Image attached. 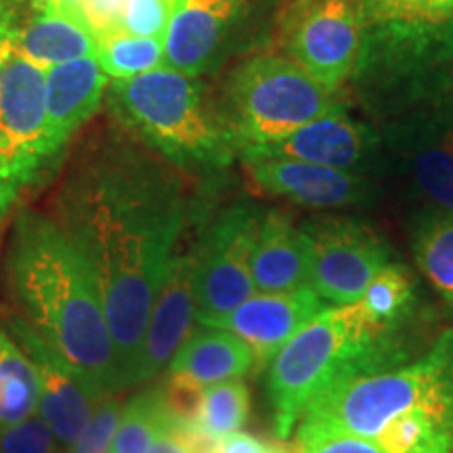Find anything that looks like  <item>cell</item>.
I'll list each match as a JSON object with an SVG mask.
<instances>
[{
  "label": "cell",
  "instance_id": "6da1fadb",
  "mask_svg": "<svg viewBox=\"0 0 453 453\" xmlns=\"http://www.w3.org/2000/svg\"><path fill=\"white\" fill-rule=\"evenodd\" d=\"M55 211L97 281L120 387H133L151 307L185 226L180 180L141 145L107 139L76 164Z\"/></svg>",
  "mask_w": 453,
  "mask_h": 453
},
{
  "label": "cell",
  "instance_id": "7a4b0ae2",
  "mask_svg": "<svg viewBox=\"0 0 453 453\" xmlns=\"http://www.w3.org/2000/svg\"><path fill=\"white\" fill-rule=\"evenodd\" d=\"M9 280L21 319L95 401L122 390L97 281L55 219L27 211L17 217Z\"/></svg>",
  "mask_w": 453,
  "mask_h": 453
},
{
  "label": "cell",
  "instance_id": "3957f363",
  "mask_svg": "<svg viewBox=\"0 0 453 453\" xmlns=\"http://www.w3.org/2000/svg\"><path fill=\"white\" fill-rule=\"evenodd\" d=\"M403 334L384 332L364 304L324 309L283 344L269 364L277 439L286 441L319 396L357 376L407 361Z\"/></svg>",
  "mask_w": 453,
  "mask_h": 453
},
{
  "label": "cell",
  "instance_id": "277c9868",
  "mask_svg": "<svg viewBox=\"0 0 453 453\" xmlns=\"http://www.w3.org/2000/svg\"><path fill=\"white\" fill-rule=\"evenodd\" d=\"M107 99L124 127L180 166L219 168L235 154L223 118L194 76L162 65L110 82Z\"/></svg>",
  "mask_w": 453,
  "mask_h": 453
},
{
  "label": "cell",
  "instance_id": "5b68a950",
  "mask_svg": "<svg viewBox=\"0 0 453 453\" xmlns=\"http://www.w3.org/2000/svg\"><path fill=\"white\" fill-rule=\"evenodd\" d=\"M411 407H453V330L441 334L413 364L357 376L332 388L304 411L300 424L373 441Z\"/></svg>",
  "mask_w": 453,
  "mask_h": 453
},
{
  "label": "cell",
  "instance_id": "8992f818",
  "mask_svg": "<svg viewBox=\"0 0 453 453\" xmlns=\"http://www.w3.org/2000/svg\"><path fill=\"white\" fill-rule=\"evenodd\" d=\"M342 107V95L321 87L292 59L263 53L248 57L231 72L220 118L242 154L290 137L304 124Z\"/></svg>",
  "mask_w": 453,
  "mask_h": 453
},
{
  "label": "cell",
  "instance_id": "52a82bcc",
  "mask_svg": "<svg viewBox=\"0 0 453 453\" xmlns=\"http://www.w3.org/2000/svg\"><path fill=\"white\" fill-rule=\"evenodd\" d=\"M367 105L396 116L453 90V17L365 27L353 76Z\"/></svg>",
  "mask_w": 453,
  "mask_h": 453
},
{
  "label": "cell",
  "instance_id": "ba28073f",
  "mask_svg": "<svg viewBox=\"0 0 453 453\" xmlns=\"http://www.w3.org/2000/svg\"><path fill=\"white\" fill-rule=\"evenodd\" d=\"M47 70L11 41L0 21V212L7 214L53 160L49 154Z\"/></svg>",
  "mask_w": 453,
  "mask_h": 453
},
{
  "label": "cell",
  "instance_id": "9c48e42d",
  "mask_svg": "<svg viewBox=\"0 0 453 453\" xmlns=\"http://www.w3.org/2000/svg\"><path fill=\"white\" fill-rule=\"evenodd\" d=\"M365 41V21L355 0H283L275 42L321 87L342 95L353 82Z\"/></svg>",
  "mask_w": 453,
  "mask_h": 453
},
{
  "label": "cell",
  "instance_id": "30bf717a",
  "mask_svg": "<svg viewBox=\"0 0 453 453\" xmlns=\"http://www.w3.org/2000/svg\"><path fill=\"white\" fill-rule=\"evenodd\" d=\"M260 212L235 203L217 217L196 250V319L217 327L257 294L252 280V252Z\"/></svg>",
  "mask_w": 453,
  "mask_h": 453
},
{
  "label": "cell",
  "instance_id": "8fae6325",
  "mask_svg": "<svg viewBox=\"0 0 453 453\" xmlns=\"http://www.w3.org/2000/svg\"><path fill=\"white\" fill-rule=\"evenodd\" d=\"M311 288L336 307L359 303L373 275L388 265V246L370 225L349 217L311 220Z\"/></svg>",
  "mask_w": 453,
  "mask_h": 453
},
{
  "label": "cell",
  "instance_id": "7c38bea8",
  "mask_svg": "<svg viewBox=\"0 0 453 453\" xmlns=\"http://www.w3.org/2000/svg\"><path fill=\"white\" fill-rule=\"evenodd\" d=\"M384 133L418 189L441 211H453V90L396 113Z\"/></svg>",
  "mask_w": 453,
  "mask_h": 453
},
{
  "label": "cell",
  "instance_id": "4fadbf2b",
  "mask_svg": "<svg viewBox=\"0 0 453 453\" xmlns=\"http://www.w3.org/2000/svg\"><path fill=\"white\" fill-rule=\"evenodd\" d=\"M243 166L257 189L317 211L367 206L376 197V187L350 170L281 157H248Z\"/></svg>",
  "mask_w": 453,
  "mask_h": 453
},
{
  "label": "cell",
  "instance_id": "5bb4252c",
  "mask_svg": "<svg viewBox=\"0 0 453 453\" xmlns=\"http://www.w3.org/2000/svg\"><path fill=\"white\" fill-rule=\"evenodd\" d=\"M380 145V134L365 122L350 118L347 107H342L304 124L290 137L242 151V157H281L357 173L376 160Z\"/></svg>",
  "mask_w": 453,
  "mask_h": 453
},
{
  "label": "cell",
  "instance_id": "9a60e30c",
  "mask_svg": "<svg viewBox=\"0 0 453 453\" xmlns=\"http://www.w3.org/2000/svg\"><path fill=\"white\" fill-rule=\"evenodd\" d=\"M196 319V252L170 258L166 275L156 294L141 353L134 367L133 387L150 382L170 365L180 344L191 334Z\"/></svg>",
  "mask_w": 453,
  "mask_h": 453
},
{
  "label": "cell",
  "instance_id": "2e32d148",
  "mask_svg": "<svg viewBox=\"0 0 453 453\" xmlns=\"http://www.w3.org/2000/svg\"><path fill=\"white\" fill-rule=\"evenodd\" d=\"M9 332L36 367L41 384L38 416L53 430L61 449H67L87 428L97 401L21 317H11Z\"/></svg>",
  "mask_w": 453,
  "mask_h": 453
},
{
  "label": "cell",
  "instance_id": "e0dca14e",
  "mask_svg": "<svg viewBox=\"0 0 453 453\" xmlns=\"http://www.w3.org/2000/svg\"><path fill=\"white\" fill-rule=\"evenodd\" d=\"M324 309V300L311 286L283 294L257 292L217 327L242 338L252 350L254 367L263 370Z\"/></svg>",
  "mask_w": 453,
  "mask_h": 453
},
{
  "label": "cell",
  "instance_id": "ac0fdd59",
  "mask_svg": "<svg viewBox=\"0 0 453 453\" xmlns=\"http://www.w3.org/2000/svg\"><path fill=\"white\" fill-rule=\"evenodd\" d=\"M242 9L243 0H179L164 38V65L200 78L234 36Z\"/></svg>",
  "mask_w": 453,
  "mask_h": 453
},
{
  "label": "cell",
  "instance_id": "d6986e66",
  "mask_svg": "<svg viewBox=\"0 0 453 453\" xmlns=\"http://www.w3.org/2000/svg\"><path fill=\"white\" fill-rule=\"evenodd\" d=\"M110 78L95 57L70 61L47 72L49 154L57 160L78 128L88 122L104 104Z\"/></svg>",
  "mask_w": 453,
  "mask_h": 453
},
{
  "label": "cell",
  "instance_id": "ffe728a7",
  "mask_svg": "<svg viewBox=\"0 0 453 453\" xmlns=\"http://www.w3.org/2000/svg\"><path fill=\"white\" fill-rule=\"evenodd\" d=\"M252 280L260 294H283L311 286V240L286 214H260L252 252Z\"/></svg>",
  "mask_w": 453,
  "mask_h": 453
},
{
  "label": "cell",
  "instance_id": "44dd1931",
  "mask_svg": "<svg viewBox=\"0 0 453 453\" xmlns=\"http://www.w3.org/2000/svg\"><path fill=\"white\" fill-rule=\"evenodd\" d=\"M7 32L15 47L47 72L70 61L95 57V38L87 24L78 13L61 7L34 11L24 26H7Z\"/></svg>",
  "mask_w": 453,
  "mask_h": 453
},
{
  "label": "cell",
  "instance_id": "7402d4cb",
  "mask_svg": "<svg viewBox=\"0 0 453 453\" xmlns=\"http://www.w3.org/2000/svg\"><path fill=\"white\" fill-rule=\"evenodd\" d=\"M189 334L170 361V373L194 378L202 387L225 380H237L254 367L250 347L235 334L208 327Z\"/></svg>",
  "mask_w": 453,
  "mask_h": 453
},
{
  "label": "cell",
  "instance_id": "603a6c76",
  "mask_svg": "<svg viewBox=\"0 0 453 453\" xmlns=\"http://www.w3.org/2000/svg\"><path fill=\"white\" fill-rule=\"evenodd\" d=\"M38 401L36 367L15 338L0 330V430L36 416Z\"/></svg>",
  "mask_w": 453,
  "mask_h": 453
},
{
  "label": "cell",
  "instance_id": "cb8c5ba5",
  "mask_svg": "<svg viewBox=\"0 0 453 453\" xmlns=\"http://www.w3.org/2000/svg\"><path fill=\"white\" fill-rule=\"evenodd\" d=\"M416 281L403 265H384L361 298L365 313L384 332L403 334L416 311Z\"/></svg>",
  "mask_w": 453,
  "mask_h": 453
},
{
  "label": "cell",
  "instance_id": "d4e9b609",
  "mask_svg": "<svg viewBox=\"0 0 453 453\" xmlns=\"http://www.w3.org/2000/svg\"><path fill=\"white\" fill-rule=\"evenodd\" d=\"M418 267L453 304V211L430 212L413 229Z\"/></svg>",
  "mask_w": 453,
  "mask_h": 453
},
{
  "label": "cell",
  "instance_id": "484cf974",
  "mask_svg": "<svg viewBox=\"0 0 453 453\" xmlns=\"http://www.w3.org/2000/svg\"><path fill=\"white\" fill-rule=\"evenodd\" d=\"M95 59L110 81H127L164 65V41L127 32L95 36Z\"/></svg>",
  "mask_w": 453,
  "mask_h": 453
},
{
  "label": "cell",
  "instance_id": "4316f807",
  "mask_svg": "<svg viewBox=\"0 0 453 453\" xmlns=\"http://www.w3.org/2000/svg\"><path fill=\"white\" fill-rule=\"evenodd\" d=\"M170 422L162 393L145 390L122 407L111 453H150L157 433Z\"/></svg>",
  "mask_w": 453,
  "mask_h": 453
},
{
  "label": "cell",
  "instance_id": "83f0119b",
  "mask_svg": "<svg viewBox=\"0 0 453 453\" xmlns=\"http://www.w3.org/2000/svg\"><path fill=\"white\" fill-rule=\"evenodd\" d=\"M250 413V393L242 378L211 384L203 388L202 411L196 426L220 441L240 430Z\"/></svg>",
  "mask_w": 453,
  "mask_h": 453
},
{
  "label": "cell",
  "instance_id": "f1b7e54d",
  "mask_svg": "<svg viewBox=\"0 0 453 453\" xmlns=\"http://www.w3.org/2000/svg\"><path fill=\"white\" fill-rule=\"evenodd\" d=\"M365 27L387 24H420L453 17V0H355Z\"/></svg>",
  "mask_w": 453,
  "mask_h": 453
},
{
  "label": "cell",
  "instance_id": "f546056e",
  "mask_svg": "<svg viewBox=\"0 0 453 453\" xmlns=\"http://www.w3.org/2000/svg\"><path fill=\"white\" fill-rule=\"evenodd\" d=\"M120 416L122 405L113 395L97 401L87 428L82 430L76 443L67 447L65 453H111L113 437H116Z\"/></svg>",
  "mask_w": 453,
  "mask_h": 453
},
{
  "label": "cell",
  "instance_id": "4dcf8cb0",
  "mask_svg": "<svg viewBox=\"0 0 453 453\" xmlns=\"http://www.w3.org/2000/svg\"><path fill=\"white\" fill-rule=\"evenodd\" d=\"M179 0H128L122 17V32L141 38H166Z\"/></svg>",
  "mask_w": 453,
  "mask_h": 453
},
{
  "label": "cell",
  "instance_id": "1f68e13d",
  "mask_svg": "<svg viewBox=\"0 0 453 453\" xmlns=\"http://www.w3.org/2000/svg\"><path fill=\"white\" fill-rule=\"evenodd\" d=\"M296 447L300 453H384L370 439L355 437L340 430L303 426V424L296 433Z\"/></svg>",
  "mask_w": 453,
  "mask_h": 453
},
{
  "label": "cell",
  "instance_id": "d6a6232c",
  "mask_svg": "<svg viewBox=\"0 0 453 453\" xmlns=\"http://www.w3.org/2000/svg\"><path fill=\"white\" fill-rule=\"evenodd\" d=\"M203 388L194 378L183 376V373H170L166 388L162 393L164 407H166L170 420L183 426H194L197 424L202 411Z\"/></svg>",
  "mask_w": 453,
  "mask_h": 453
},
{
  "label": "cell",
  "instance_id": "836d02e7",
  "mask_svg": "<svg viewBox=\"0 0 453 453\" xmlns=\"http://www.w3.org/2000/svg\"><path fill=\"white\" fill-rule=\"evenodd\" d=\"M57 447L53 430L38 413L0 430V453H57Z\"/></svg>",
  "mask_w": 453,
  "mask_h": 453
},
{
  "label": "cell",
  "instance_id": "e575fe53",
  "mask_svg": "<svg viewBox=\"0 0 453 453\" xmlns=\"http://www.w3.org/2000/svg\"><path fill=\"white\" fill-rule=\"evenodd\" d=\"M128 0H78L76 13L87 24L90 34L122 32V17Z\"/></svg>",
  "mask_w": 453,
  "mask_h": 453
},
{
  "label": "cell",
  "instance_id": "d590c367",
  "mask_svg": "<svg viewBox=\"0 0 453 453\" xmlns=\"http://www.w3.org/2000/svg\"><path fill=\"white\" fill-rule=\"evenodd\" d=\"M281 445L269 443V441H263L254 434L248 433H237L229 434V437H223L217 443V449L214 453H280Z\"/></svg>",
  "mask_w": 453,
  "mask_h": 453
},
{
  "label": "cell",
  "instance_id": "8d00e7d4",
  "mask_svg": "<svg viewBox=\"0 0 453 453\" xmlns=\"http://www.w3.org/2000/svg\"><path fill=\"white\" fill-rule=\"evenodd\" d=\"M150 453H194V449H191V445L180 437V433L174 428L173 420H170L166 426L157 433V437L150 447Z\"/></svg>",
  "mask_w": 453,
  "mask_h": 453
},
{
  "label": "cell",
  "instance_id": "74e56055",
  "mask_svg": "<svg viewBox=\"0 0 453 453\" xmlns=\"http://www.w3.org/2000/svg\"><path fill=\"white\" fill-rule=\"evenodd\" d=\"M57 4H59V0H32L34 11H44V9L57 7Z\"/></svg>",
  "mask_w": 453,
  "mask_h": 453
},
{
  "label": "cell",
  "instance_id": "f35d334b",
  "mask_svg": "<svg viewBox=\"0 0 453 453\" xmlns=\"http://www.w3.org/2000/svg\"><path fill=\"white\" fill-rule=\"evenodd\" d=\"M76 3H78V0H59V4H57V7L73 11V13H76Z\"/></svg>",
  "mask_w": 453,
  "mask_h": 453
},
{
  "label": "cell",
  "instance_id": "ab89813d",
  "mask_svg": "<svg viewBox=\"0 0 453 453\" xmlns=\"http://www.w3.org/2000/svg\"><path fill=\"white\" fill-rule=\"evenodd\" d=\"M280 453H300V451H298V447H294V449H288V447L281 445V451Z\"/></svg>",
  "mask_w": 453,
  "mask_h": 453
},
{
  "label": "cell",
  "instance_id": "60d3db41",
  "mask_svg": "<svg viewBox=\"0 0 453 453\" xmlns=\"http://www.w3.org/2000/svg\"><path fill=\"white\" fill-rule=\"evenodd\" d=\"M4 217H7V214H3V212H0V223H3V219H4Z\"/></svg>",
  "mask_w": 453,
  "mask_h": 453
}]
</instances>
